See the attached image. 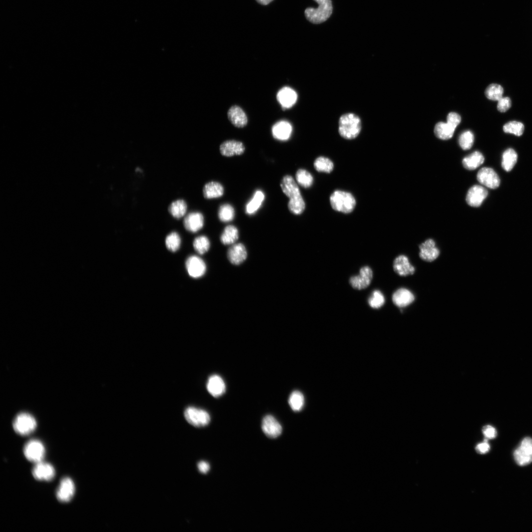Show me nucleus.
<instances>
[{"label": "nucleus", "instance_id": "obj_18", "mask_svg": "<svg viewBox=\"0 0 532 532\" xmlns=\"http://www.w3.org/2000/svg\"><path fill=\"white\" fill-rule=\"evenodd\" d=\"M246 249L241 243H234L230 247L227 252L229 261L233 265H238L247 258Z\"/></svg>", "mask_w": 532, "mask_h": 532}, {"label": "nucleus", "instance_id": "obj_9", "mask_svg": "<svg viewBox=\"0 0 532 532\" xmlns=\"http://www.w3.org/2000/svg\"><path fill=\"white\" fill-rule=\"evenodd\" d=\"M373 277L371 268L365 266L360 270V274L350 277L349 283L355 289L362 290L367 288L370 284Z\"/></svg>", "mask_w": 532, "mask_h": 532}, {"label": "nucleus", "instance_id": "obj_19", "mask_svg": "<svg viewBox=\"0 0 532 532\" xmlns=\"http://www.w3.org/2000/svg\"><path fill=\"white\" fill-rule=\"evenodd\" d=\"M419 256L427 262L435 260L439 255V250L435 246L433 240L428 239L419 246Z\"/></svg>", "mask_w": 532, "mask_h": 532}, {"label": "nucleus", "instance_id": "obj_17", "mask_svg": "<svg viewBox=\"0 0 532 532\" xmlns=\"http://www.w3.org/2000/svg\"><path fill=\"white\" fill-rule=\"evenodd\" d=\"M487 190L480 185H474L468 191L466 196L467 203L472 207H479L486 198Z\"/></svg>", "mask_w": 532, "mask_h": 532}, {"label": "nucleus", "instance_id": "obj_37", "mask_svg": "<svg viewBox=\"0 0 532 532\" xmlns=\"http://www.w3.org/2000/svg\"><path fill=\"white\" fill-rule=\"evenodd\" d=\"M210 246L208 238L205 235H200L196 237L193 241L195 250L200 255L204 254L209 249Z\"/></svg>", "mask_w": 532, "mask_h": 532}, {"label": "nucleus", "instance_id": "obj_39", "mask_svg": "<svg viewBox=\"0 0 532 532\" xmlns=\"http://www.w3.org/2000/svg\"><path fill=\"white\" fill-rule=\"evenodd\" d=\"M506 133H512L517 136L521 135L524 131V126L520 122L513 121L506 123L503 127Z\"/></svg>", "mask_w": 532, "mask_h": 532}, {"label": "nucleus", "instance_id": "obj_8", "mask_svg": "<svg viewBox=\"0 0 532 532\" xmlns=\"http://www.w3.org/2000/svg\"><path fill=\"white\" fill-rule=\"evenodd\" d=\"M24 454L29 461L37 463L42 461L45 454V449L40 441L32 439L25 445Z\"/></svg>", "mask_w": 532, "mask_h": 532}, {"label": "nucleus", "instance_id": "obj_7", "mask_svg": "<svg viewBox=\"0 0 532 532\" xmlns=\"http://www.w3.org/2000/svg\"><path fill=\"white\" fill-rule=\"evenodd\" d=\"M516 463L519 466H526L532 462V438H524L513 453Z\"/></svg>", "mask_w": 532, "mask_h": 532}, {"label": "nucleus", "instance_id": "obj_6", "mask_svg": "<svg viewBox=\"0 0 532 532\" xmlns=\"http://www.w3.org/2000/svg\"><path fill=\"white\" fill-rule=\"evenodd\" d=\"M184 414L186 421L196 427H205L210 421V417L207 412L194 407L186 408Z\"/></svg>", "mask_w": 532, "mask_h": 532}, {"label": "nucleus", "instance_id": "obj_27", "mask_svg": "<svg viewBox=\"0 0 532 532\" xmlns=\"http://www.w3.org/2000/svg\"><path fill=\"white\" fill-rule=\"evenodd\" d=\"M292 126L286 121H282L276 123L272 127V133L274 138L279 140H286L290 137L292 133Z\"/></svg>", "mask_w": 532, "mask_h": 532}, {"label": "nucleus", "instance_id": "obj_47", "mask_svg": "<svg viewBox=\"0 0 532 532\" xmlns=\"http://www.w3.org/2000/svg\"><path fill=\"white\" fill-rule=\"evenodd\" d=\"M198 468L200 472L206 473L210 469V466L208 463L204 461H200L198 464Z\"/></svg>", "mask_w": 532, "mask_h": 532}, {"label": "nucleus", "instance_id": "obj_43", "mask_svg": "<svg viewBox=\"0 0 532 532\" xmlns=\"http://www.w3.org/2000/svg\"><path fill=\"white\" fill-rule=\"evenodd\" d=\"M498 101L497 109L501 112L506 111L511 106V101L508 97H502Z\"/></svg>", "mask_w": 532, "mask_h": 532}, {"label": "nucleus", "instance_id": "obj_13", "mask_svg": "<svg viewBox=\"0 0 532 532\" xmlns=\"http://www.w3.org/2000/svg\"><path fill=\"white\" fill-rule=\"evenodd\" d=\"M74 493L75 485L73 481L69 477L63 478L57 491L56 496L58 499L62 502H67L71 499Z\"/></svg>", "mask_w": 532, "mask_h": 532}, {"label": "nucleus", "instance_id": "obj_35", "mask_svg": "<svg viewBox=\"0 0 532 532\" xmlns=\"http://www.w3.org/2000/svg\"><path fill=\"white\" fill-rule=\"evenodd\" d=\"M288 403L293 411L297 412L301 410L304 403L303 394L299 391H293L289 398Z\"/></svg>", "mask_w": 532, "mask_h": 532}, {"label": "nucleus", "instance_id": "obj_40", "mask_svg": "<svg viewBox=\"0 0 532 532\" xmlns=\"http://www.w3.org/2000/svg\"><path fill=\"white\" fill-rule=\"evenodd\" d=\"M165 243L166 248L169 251L175 252L180 247L181 238L178 233L173 232L166 236Z\"/></svg>", "mask_w": 532, "mask_h": 532}, {"label": "nucleus", "instance_id": "obj_31", "mask_svg": "<svg viewBox=\"0 0 532 532\" xmlns=\"http://www.w3.org/2000/svg\"><path fill=\"white\" fill-rule=\"evenodd\" d=\"M187 204L182 199H178L172 201L168 207L170 215L174 218L179 219L184 217L187 212Z\"/></svg>", "mask_w": 532, "mask_h": 532}, {"label": "nucleus", "instance_id": "obj_22", "mask_svg": "<svg viewBox=\"0 0 532 532\" xmlns=\"http://www.w3.org/2000/svg\"><path fill=\"white\" fill-rule=\"evenodd\" d=\"M393 268L394 271L400 276L412 275L415 272V267L404 255L399 256L395 259Z\"/></svg>", "mask_w": 532, "mask_h": 532}, {"label": "nucleus", "instance_id": "obj_20", "mask_svg": "<svg viewBox=\"0 0 532 532\" xmlns=\"http://www.w3.org/2000/svg\"><path fill=\"white\" fill-rule=\"evenodd\" d=\"M228 118L235 127L242 128L246 126L248 122L247 117L243 109L238 105H233L229 109Z\"/></svg>", "mask_w": 532, "mask_h": 532}, {"label": "nucleus", "instance_id": "obj_46", "mask_svg": "<svg viewBox=\"0 0 532 532\" xmlns=\"http://www.w3.org/2000/svg\"><path fill=\"white\" fill-rule=\"evenodd\" d=\"M490 445L486 441L478 444L475 447V450L479 454H485L490 450Z\"/></svg>", "mask_w": 532, "mask_h": 532}, {"label": "nucleus", "instance_id": "obj_42", "mask_svg": "<svg viewBox=\"0 0 532 532\" xmlns=\"http://www.w3.org/2000/svg\"><path fill=\"white\" fill-rule=\"evenodd\" d=\"M368 303L373 308H379L385 303V298L379 290L374 291L368 299Z\"/></svg>", "mask_w": 532, "mask_h": 532}, {"label": "nucleus", "instance_id": "obj_38", "mask_svg": "<svg viewBox=\"0 0 532 532\" xmlns=\"http://www.w3.org/2000/svg\"><path fill=\"white\" fill-rule=\"evenodd\" d=\"M503 93V88L497 84H490L485 92L486 97L492 100H499L502 97Z\"/></svg>", "mask_w": 532, "mask_h": 532}, {"label": "nucleus", "instance_id": "obj_23", "mask_svg": "<svg viewBox=\"0 0 532 532\" xmlns=\"http://www.w3.org/2000/svg\"><path fill=\"white\" fill-rule=\"evenodd\" d=\"M265 199L264 192L260 189L256 190L251 199L245 206V212L248 215L255 214L261 208Z\"/></svg>", "mask_w": 532, "mask_h": 532}, {"label": "nucleus", "instance_id": "obj_5", "mask_svg": "<svg viewBox=\"0 0 532 532\" xmlns=\"http://www.w3.org/2000/svg\"><path fill=\"white\" fill-rule=\"evenodd\" d=\"M36 427L35 418L27 413H21L15 418L13 427L15 432L21 435H28L32 433Z\"/></svg>", "mask_w": 532, "mask_h": 532}, {"label": "nucleus", "instance_id": "obj_21", "mask_svg": "<svg viewBox=\"0 0 532 532\" xmlns=\"http://www.w3.org/2000/svg\"><path fill=\"white\" fill-rule=\"evenodd\" d=\"M206 388L213 397L217 398L225 392L226 385L223 379L217 374L209 377L207 382Z\"/></svg>", "mask_w": 532, "mask_h": 532}, {"label": "nucleus", "instance_id": "obj_45", "mask_svg": "<svg viewBox=\"0 0 532 532\" xmlns=\"http://www.w3.org/2000/svg\"><path fill=\"white\" fill-rule=\"evenodd\" d=\"M482 432L485 437L488 439L495 438L497 434L496 430L490 425L484 426L482 428Z\"/></svg>", "mask_w": 532, "mask_h": 532}, {"label": "nucleus", "instance_id": "obj_24", "mask_svg": "<svg viewBox=\"0 0 532 532\" xmlns=\"http://www.w3.org/2000/svg\"><path fill=\"white\" fill-rule=\"evenodd\" d=\"M202 193L204 198L206 199L210 200L221 198L224 194V188L223 185L215 181H211L206 183L202 189Z\"/></svg>", "mask_w": 532, "mask_h": 532}, {"label": "nucleus", "instance_id": "obj_30", "mask_svg": "<svg viewBox=\"0 0 532 532\" xmlns=\"http://www.w3.org/2000/svg\"><path fill=\"white\" fill-rule=\"evenodd\" d=\"M455 129L456 128L447 122H440L435 125L434 133L438 138L442 140H447L452 137Z\"/></svg>", "mask_w": 532, "mask_h": 532}, {"label": "nucleus", "instance_id": "obj_48", "mask_svg": "<svg viewBox=\"0 0 532 532\" xmlns=\"http://www.w3.org/2000/svg\"><path fill=\"white\" fill-rule=\"evenodd\" d=\"M272 0H256V1L258 3L261 4H263V5H266V4L269 3Z\"/></svg>", "mask_w": 532, "mask_h": 532}, {"label": "nucleus", "instance_id": "obj_10", "mask_svg": "<svg viewBox=\"0 0 532 532\" xmlns=\"http://www.w3.org/2000/svg\"><path fill=\"white\" fill-rule=\"evenodd\" d=\"M477 179L481 184L490 189H496L500 184L498 175L490 167L481 168L477 173Z\"/></svg>", "mask_w": 532, "mask_h": 532}, {"label": "nucleus", "instance_id": "obj_32", "mask_svg": "<svg viewBox=\"0 0 532 532\" xmlns=\"http://www.w3.org/2000/svg\"><path fill=\"white\" fill-rule=\"evenodd\" d=\"M235 215V209L230 203L221 204L218 210V217L221 222L227 223L233 221Z\"/></svg>", "mask_w": 532, "mask_h": 532}, {"label": "nucleus", "instance_id": "obj_29", "mask_svg": "<svg viewBox=\"0 0 532 532\" xmlns=\"http://www.w3.org/2000/svg\"><path fill=\"white\" fill-rule=\"evenodd\" d=\"M484 161L483 155L479 151H474L465 157L462 161L464 167L467 169L473 170L482 165Z\"/></svg>", "mask_w": 532, "mask_h": 532}, {"label": "nucleus", "instance_id": "obj_34", "mask_svg": "<svg viewBox=\"0 0 532 532\" xmlns=\"http://www.w3.org/2000/svg\"><path fill=\"white\" fill-rule=\"evenodd\" d=\"M295 177L297 183L303 188H309L313 184V176L310 172L304 169H299L296 172Z\"/></svg>", "mask_w": 532, "mask_h": 532}, {"label": "nucleus", "instance_id": "obj_28", "mask_svg": "<svg viewBox=\"0 0 532 532\" xmlns=\"http://www.w3.org/2000/svg\"><path fill=\"white\" fill-rule=\"evenodd\" d=\"M239 238V232L236 227L233 225L226 226L222 233L220 239L224 245H232L235 243Z\"/></svg>", "mask_w": 532, "mask_h": 532}, {"label": "nucleus", "instance_id": "obj_41", "mask_svg": "<svg viewBox=\"0 0 532 532\" xmlns=\"http://www.w3.org/2000/svg\"><path fill=\"white\" fill-rule=\"evenodd\" d=\"M474 141V135L470 131L463 132L459 138L460 146L463 150L469 149L472 146Z\"/></svg>", "mask_w": 532, "mask_h": 532}, {"label": "nucleus", "instance_id": "obj_12", "mask_svg": "<svg viewBox=\"0 0 532 532\" xmlns=\"http://www.w3.org/2000/svg\"><path fill=\"white\" fill-rule=\"evenodd\" d=\"M245 150V146L242 142L233 139L224 141L219 147L220 154L226 157L241 155Z\"/></svg>", "mask_w": 532, "mask_h": 532}, {"label": "nucleus", "instance_id": "obj_11", "mask_svg": "<svg viewBox=\"0 0 532 532\" xmlns=\"http://www.w3.org/2000/svg\"><path fill=\"white\" fill-rule=\"evenodd\" d=\"M186 267L189 275L194 278L202 276L206 269L204 262L197 256H191L187 259Z\"/></svg>", "mask_w": 532, "mask_h": 532}, {"label": "nucleus", "instance_id": "obj_36", "mask_svg": "<svg viewBox=\"0 0 532 532\" xmlns=\"http://www.w3.org/2000/svg\"><path fill=\"white\" fill-rule=\"evenodd\" d=\"M314 167L318 172L330 173L333 169V164L330 159L321 156L315 160Z\"/></svg>", "mask_w": 532, "mask_h": 532}, {"label": "nucleus", "instance_id": "obj_2", "mask_svg": "<svg viewBox=\"0 0 532 532\" xmlns=\"http://www.w3.org/2000/svg\"><path fill=\"white\" fill-rule=\"evenodd\" d=\"M361 129V120L357 115L348 113L340 117L338 132L342 137L347 139L355 138L359 134Z\"/></svg>", "mask_w": 532, "mask_h": 532}, {"label": "nucleus", "instance_id": "obj_15", "mask_svg": "<svg viewBox=\"0 0 532 532\" xmlns=\"http://www.w3.org/2000/svg\"><path fill=\"white\" fill-rule=\"evenodd\" d=\"M204 219L203 214L199 211H193L187 214L183 219L185 229L191 233H196L203 227Z\"/></svg>", "mask_w": 532, "mask_h": 532}, {"label": "nucleus", "instance_id": "obj_1", "mask_svg": "<svg viewBox=\"0 0 532 532\" xmlns=\"http://www.w3.org/2000/svg\"><path fill=\"white\" fill-rule=\"evenodd\" d=\"M283 193L289 198L288 208L293 214L298 215L304 211L305 203L297 182L290 175H285L280 181Z\"/></svg>", "mask_w": 532, "mask_h": 532}, {"label": "nucleus", "instance_id": "obj_3", "mask_svg": "<svg viewBox=\"0 0 532 532\" xmlns=\"http://www.w3.org/2000/svg\"><path fill=\"white\" fill-rule=\"evenodd\" d=\"M330 201L333 210L344 213L352 212L356 204L355 198L350 193L341 190L334 191L330 196Z\"/></svg>", "mask_w": 532, "mask_h": 532}, {"label": "nucleus", "instance_id": "obj_14", "mask_svg": "<svg viewBox=\"0 0 532 532\" xmlns=\"http://www.w3.org/2000/svg\"><path fill=\"white\" fill-rule=\"evenodd\" d=\"M262 429L268 437L275 438L282 433V428L278 421L272 415L265 416L262 422Z\"/></svg>", "mask_w": 532, "mask_h": 532}, {"label": "nucleus", "instance_id": "obj_33", "mask_svg": "<svg viewBox=\"0 0 532 532\" xmlns=\"http://www.w3.org/2000/svg\"><path fill=\"white\" fill-rule=\"evenodd\" d=\"M517 160V153L514 149L508 148L502 154L501 166L504 170L509 171L513 168Z\"/></svg>", "mask_w": 532, "mask_h": 532}, {"label": "nucleus", "instance_id": "obj_16", "mask_svg": "<svg viewBox=\"0 0 532 532\" xmlns=\"http://www.w3.org/2000/svg\"><path fill=\"white\" fill-rule=\"evenodd\" d=\"M32 473L35 479L48 481L54 478L55 470L51 464L41 461L36 463Z\"/></svg>", "mask_w": 532, "mask_h": 532}, {"label": "nucleus", "instance_id": "obj_25", "mask_svg": "<svg viewBox=\"0 0 532 532\" xmlns=\"http://www.w3.org/2000/svg\"><path fill=\"white\" fill-rule=\"evenodd\" d=\"M414 295L409 290L400 288L394 292L392 296L393 303L399 307L408 306L414 300Z\"/></svg>", "mask_w": 532, "mask_h": 532}, {"label": "nucleus", "instance_id": "obj_44", "mask_svg": "<svg viewBox=\"0 0 532 532\" xmlns=\"http://www.w3.org/2000/svg\"><path fill=\"white\" fill-rule=\"evenodd\" d=\"M461 120L460 116L455 112L449 113L447 117V123L455 128L460 124Z\"/></svg>", "mask_w": 532, "mask_h": 532}, {"label": "nucleus", "instance_id": "obj_4", "mask_svg": "<svg viewBox=\"0 0 532 532\" xmlns=\"http://www.w3.org/2000/svg\"><path fill=\"white\" fill-rule=\"evenodd\" d=\"M319 5L317 8L308 7L304 11L306 19L313 24L326 21L331 15L332 6L331 0H314Z\"/></svg>", "mask_w": 532, "mask_h": 532}, {"label": "nucleus", "instance_id": "obj_26", "mask_svg": "<svg viewBox=\"0 0 532 532\" xmlns=\"http://www.w3.org/2000/svg\"><path fill=\"white\" fill-rule=\"evenodd\" d=\"M277 99L284 109L289 108L295 103L297 94L292 88L286 87L279 90L277 95Z\"/></svg>", "mask_w": 532, "mask_h": 532}]
</instances>
